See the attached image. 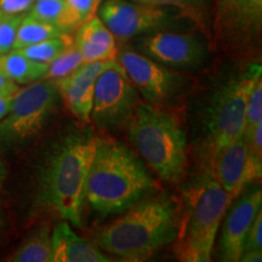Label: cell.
<instances>
[{"label":"cell","mask_w":262,"mask_h":262,"mask_svg":"<svg viewBox=\"0 0 262 262\" xmlns=\"http://www.w3.org/2000/svg\"><path fill=\"white\" fill-rule=\"evenodd\" d=\"M75 31L73 41L81 54L84 63L116 60L117 40L98 16H93Z\"/></svg>","instance_id":"obj_16"},{"label":"cell","mask_w":262,"mask_h":262,"mask_svg":"<svg viewBox=\"0 0 262 262\" xmlns=\"http://www.w3.org/2000/svg\"><path fill=\"white\" fill-rule=\"evenodd\" d=\"M260 77L261 64L254 63L243 74L227 81L214 95L206 120L210 158L243 136L248 100Z\"/></svg>","instance_id":"obj_6"},{"label":"cell","mask_w":262,"mask_h":262,"mask_svg":"<svg viewBox=\"0 0 262 262\" xmlns=\"http://www.w3.org/2000/svg\"><path fill=\"white\" fill-rule=\"evenodd\" d=\"M101 2L102 0H66L79 26L96 15Z\"/></svg>","instance_id":"obj_26"},{"label":"cell","mask_w":262,"mask_h":262,"mask_svg":"<svg viewBox=\"0 0 262 262\" xmlns=\"http://www.w3.org/2000/svg\"><path fill=\"white\" fill-rule=\"evenodd\" d=\"M35 0H0V12L6 15H26Z\"/></svg>","instance_id":"obj_28"},{"label":"cell","mask_w":262,"mask_h":262,"mask_svg":"<svg viewBox=\"0 0 262 262\" xmlns=\"http://www.w3.org/2000/svg\"><path fill=\"white\" fill-rule=\"evenodd\" d=\"M52 262H110L95 243L78 235L67 222L55 226L51 233Z\"/></svg>","instance_id":"obj_17"},{"label":"cell","mask_w":262,"mask_h":262,"mask_svg":"<svg viewBox=\"0 0 262 262\" xmlns=\"http://www.w3.org/2000/svg\"><path fill=\"white\" fill-rule=\"evenodd\" d=\"M260 122H262V77L258 78L256 83L254 84L250 96H249L245 129L256 125Z\"/></svg>","instance_id":"obj_25"},{"label":"cell","mask_w":262,"mask_h":262,"mask_svg":"<svg viewBox=\"0 0 262 262\" xmlns=\"http://www.w3.org/2000/svg\"><path fill=\"white\" fill-rule=\"evenodd\" d=\"M129 139L164 181L179 182L187 168V139L172 114L139 103L127 122Z\"/></svg>","instance_id":"obj_4"},{"label":"cell","mask_w":262,"mask_h":262,"mask_svg":"<svg viewBox=\"0 0 262 262\" xmlns=\"http://www.w3.org/2000/svg\"><path fill=\"white\" fill-rule=\"evenodd\" d=\"M6 179V168L0 159V235L3 233V227H4V217H3V187Z\"/></svg>","instance_id":"obj_31"},{"label":"cell","mask_w":262,"mask_h":262,"mask_svg":"<svg viewBox=\"0 0 262 262\" xmlns=\"http://www.w3.org/2000/svg\"><path fill=\"white\" fill-rule=\"evenodd\" d=\"M158 188L145 164L114 140L97 139L85 201L101 215L120 214Z\"/></svg>","instance_id":"obj_2"},{"label":"cell","mask_w":262,"mask_h":262,"mask_svg":"<svg viewBox=\"0 0 262 262\" xmlns=\"http://www.w3.org/2000/svg\"><path fill=\"white\" fill-rule=\"evenodd\" d=\"M28 15L56 26L68 34L79 27L66 0H35Z\"/></svg>","instance_id":"obj_19"},{"label":"cell","mask_w":262,"mask_h":262,"mask_svg":"<svg viewBox=\"0 0 262 262\" xmlns=\"http://www.w3.org/2000/svg\"><path fill=\"white\" fill-rule=\"evenodd\" d=\"M134 2L143 3L153 6H191L198 4L202 0H134Z\"/></svg>","instance_id":"obj_29"},{"label":"cell","mask_w":262,"mask_h":262,"mask_svg":"<svg viewBox=\"0 0 262 262\" xmlns=\"http://www.w3.org/2000/svg\"><path fill=\"white\" fill-rule=\"evenodd\" d=\"M96 143L91 130L71 134L56 146L39 176V203L77 227L81 225L85 185Z\"/></svg>","instance_id":"obj_3"},{"label":"cell","mask_w":262,"mask_h":262,"mask_svg":"<svg viewBox=\"0 0 262 262\" xmlns=\"http://www.w3.org/2000/svg\"><path fill=\"white\" fill-rule=\"evenodd\" d=\"M112 61L83 63L73 73L52 80L56 85L58 96L63 98L66 106L80 123L88 124L91 120L96 80Z\"/></svg>","instance_id":"obj_14"},{"label":"cell","mask_w":262,"mask_h":262,"mask_svg":"<svg viewBox=\"0 0 262 262\" xmlns=\"http://www.w3.org/2000/svg\"><path fill=\"white\" fill-rule=\"evenodd\" d=\"M231 202L227 193L210 175L191 188L181 219L179 216L178 233L172 242L173 254L178 260H211L219 227Z\"/></svg>","instance_id":"obj_5"},{"label":"cell","mask_w":262,"mask_h":262,"mask_svg":"<svg viewBox=\"0 0 262 262\" xmlns=\"http://www.w3.org/2000/svg\"><path fill=\"white\" fill-rule=\"evenodd\" d=\"M58 100L52 80L26 85L15 95L8 114L0 120V149L22 146L40 131L51 117Z\"/></svg>","instance_id":"obj_7"},{"label":"cell","mask_w":262,"mask_h":262,"mask_svg":"<svg viewBox=\"0 0 262 262\" xmlns=\"http://www.w3.org/2000/svg\"><path fill=\"white\" fill-rule=\"evenodd\" d=\"M49 64L31 60L17 50L0 55V72L17 85H28L44 79Z\"/></svg>","instance_id":"obj_18"},{"label":"cell","mask_w":262,"mask_h":262,"mask_svg":"<svg viewBox=\"0 0 262 262\" xmlns=\"http://www.w3.org/2000/svg\"><path fill=\"white\" fill-rule=\"evenodd\" d=\"M26 15H6L0 12V55L14 50L17 29Z\"/></svg>","instance_id":"obj_24"},{"label":"cell","mask_w":262,"mask_h":262,"mask_svg":"<svg viewBox=\"0 0 262 262\" xmlns=\"http://www.w3.org/2000/svg\"><path fill=\"white\" fill-rule=\"evenodd\" d=\"M139 103V91L113 60L96 80L91 119L101 129H118L127 124Z\"/></svg>","instance_id":"obj_9"},{"label":"cell","mask_w":262,"mask_h":262,"mask_svg":"<svg viewBox=\"0 0 262 262\" xmlns=\"http://www.w3.org/2000/svg\"><path fill=\"white\" fill-rule=\"evenodd\" d=\"M84 63L81 54L78 48L73 44L70 45L57 58H55L51 63H49L45 80H56L63 78L66 75L73 73L78 67Z\"/></svg>","instance_id":"obj_23"},{"label":"cell","mask_w":262,"mask_h":262,"mask_svg":"<svg viewBox=\"0 0 262 262\" xmlns=\"http://www.w3.org/2000/svg\"><path fill=\"white\" fill-rule=\"evenodd\" d=\"M262 250V209L257 211L245 238L243 251Z\"/></svg>","instance_id":"obj_27"},{"label":"cell","mask_w":262,"mask_h":262,"mask_svg":"<svg viewBox=\"0 0 262 262\" xmlns=\"http://www.w3.org/2000/svg\"><path fill=\"white\" fill-rule=\"evenodd\" d=\"M261 175L262 163L250 156L243 136L210 158V176L224 188L232 202L238 198L248 183L261 179Z\"/></svg>","instance_id":"obj_12"},{"label":"cell","mask_w":262,"mask_h":262,"mask_svg":"<svg viewBox=\"0 0 262 262\" xmlns=\"http://www.w3.org/2000/svg\"><path fill=\"white\" fill-rule=\"evenodd\" d=\"M97 14L119 42L158 31L168 24L170 17L163 6L134 0H103L98 6Z\"/></svg>","instance_id":"obj_10"},{"label":"cell","mask_w":262,"mask_h":262,"mask_svg":"<svg viewBox=\"0 0 262 262\" xmlns=\"http://www.w3.org/2000/svg\"><path fill=\"white\" fill-rule=\"evenodd\" d=\"M116 60L139 94L152 104L169 100L180 88L181 78L147 55L124 50Z\"/></svg>","instance_id":"obj_11"},{"label":"cell","mask_w":262,"mask_h":262,"mask_svg":"<svg viewBox=\"0 0 262 262\" xmlns=\"http://www.w3.org/2000/svg\"><path fill=\"white\" fill-rule=\"evenodd\" d=\"M262 205V191L254 188L239 198L226 212L220 239V260L237 262L243 254L245 238L251 222Z\"/></svg>","instance_id":"obj_15"},{"label":"cell","mask_w":262,"mask_h":262,"mask_svg":"<svg viewBox=\"0 0 262 262\" xmlns=\"http://www.w3.org/2000/svg\"><path fill=\"white\" fill-rule=\"evenodd\" d=\"M120 214L94 233L95 244L119 260L146 261L175 241L179 211L168 195H147Z\"/></svg>","instance_id":"obj_1"},{"label":"cell","mask_w":262,"mask_h":262,"mask_svg":"<svg viewBox=\"0 0 262 262\" xmlns=\"http://www.w3.org/2000/svg\"><path fill=\"white\" fill-rule=\"evenodd\" d=\"M147 56L164 66L194 68L205 60L206 49L194 34L170 31H155L140 41Z\"/></svg>","instance_id":"obj_13"},{"label":"cell","mask_w":262,"mask_h":262,"mask_svg":"<svg viewBox=\"0 0 262 262\" xmlns=\"http://www.w3.org/2000/svg\"><path fill=\"white\" fill-rule=\"evenodd\" d=\"M216 44L231 55H249L261 44L262 0H216Z\"/></svg>","instance_id":"obj_8"},{"label":"cell","mask_w":262,"mask_h":262,"mask_svg":"<svg viewBox=\"0 0 262 262\" xmlns=\"http://www.w3.org/2000/svg\"><path fill=\"white\" fill-rule=\"evenodd\" d=\"M18 93V91H17ZM15 95H0V120L4 118L11 107Z\"/></svg>","instance_id":"obj_32"},{"label":"cell","mask_w":262,"mask_h":262,"mask_svg":"<svg viewBox=\"0 0 262 262\" xmlns=\"http://www.w3.org/2000/svg\"><path fill=\"white\" fill-rule=\"evenodd\" d=\"M72 44H73V37L68 34V33H64L60 37L50 38L47 39V40L28 45L26 48L17 49V51L28 58H31V60L49 64L55 58L60 56L62 52Z\"/></svg>","instance_id":"obj_22"},{"label":"cell","mask_w":262,"mask_h":262,"mask_svg":"<svg viewBox=\"0 0 262 262\" xmlns=\"http://www.w3.org/2000/svg\"><path fill=\"white\" fill-rule=\"evenodd\" d=\"M239 261L243 262H260L262 261V250H249L243 251Z\"/></svg>","instance_id":"obj_33"},{"label":"cell","mask_w":262,"mask_h":262,"mask_svg":"<svg viewBox=\"0 0 262 262\" xmlns=\"http://www.w3.org/2000/svg\"><path fill=\"white\" fill-rule=\"evenodd\" d=\"M62 34H64V32L56 26L41 21V19L35 18L27 14L19 24L15 39L14 50L47 40V39L60 37Z\"/></svg>","instance_id":"obj_21"},{"label":"cell","mask_w":262,"mask_h":262,"mask_svg":"<svg viewBox=\"0 0 262 262\" xmlns=\"http://www.w3.org/2000/svg\"><path fill=\"white\" fill-rule=\"evenodd\" d=\"M21 89L19 85L15 84L9 78H6L4 74L0 72V95H14L17 94V91Z\"/></svg>","instance_id":"obj_30"},{"label":"cell","mask_w":262,"mask_h":262,"mask_svg":"<svg viewBox=\"0 0 262 262\" xmlns=\"http://www.w3.org/2000/svg\"><path fill=\"white\" fill-rule=\"evenodd\" d=\"M8 260L12 262H52V243L49 228H41L35 232Z\"/></svg>","instance_id":"obj_20"}]
</instances>
